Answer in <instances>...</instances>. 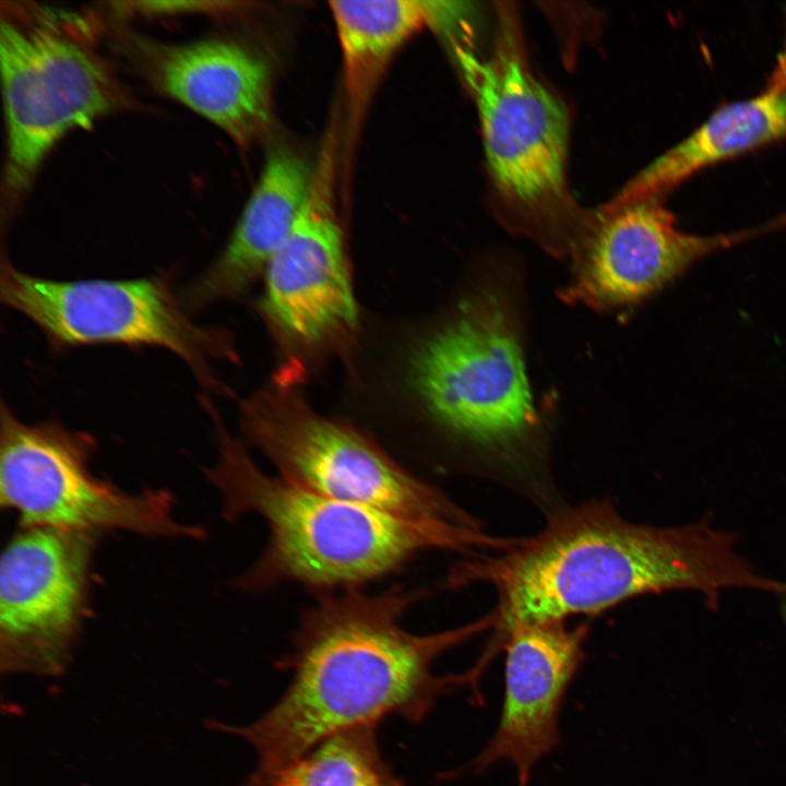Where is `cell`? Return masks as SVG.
<instances>
[{"label": "cell", "mask_w": 786, "mask_h": 786, "mask_svg": "<svg viewBox=\"0 0 786 786\" xmlns=\"http://www.w3.org/2000/svg\"><path fill=\"white\" fill-rule=\"evenodd\" d=\"M315 594L281 662L291 671L285 692L251 724L226 727L255 750L253 775L260 778L272 777L341 730L376 726L392 715L421 722L439 695L469 682L467 674L436 676L437 657L496 624L491 612L451 630L414 634L401 622L414 594L402 587Z\"/></svg>", "instance_id": "obj_1"}, {"label": "cell", "mask_w": 786, "mask_h": 786, "mask_svg": "<svg viewBox=\"0 0 786 786\" xmlns=\"http://www.w3.org/2000/svg\"><path fill=\"white\" fill-rule=\"evenodd\" d=\"M734 545L733 535L702 523L662 527L627 521L599 499L551 511L539 532L462 562L450 580L495 588L500 641L519 623L596 615L671 590L699 591L710 604L728 588L786 594V582L757 573Z\"/></svg>", "instance_id": "obj_2"}, {"label": "cell", "mask_w": 786, "mask_h": 786, "mask_svg": "<svg viewBox=\"0 0 786 786\" xmlns=\"http://www.w3.org/2000/svg\"><path fill=\"white\" fill-rule=\"evenodd\" d=\"M215 430L217 461L207 480L227 520L255 513L267 528L261 557L237 585L263 590L281 582L315 592L360 587L430 550L479 555L499 548L485 527L457 528L412 521L369 505L337 500L262 472L205 397Z\"/></svg>", "instance_id": "obj_3"}, {"label": "cell", "mask_w": 786, "mask_h": 786, "mask_svg": "<svg viewBox=\"0 0 786 786\" xmlns=\"http://www.w3.org/2000/svg\"><path fill=\"white\" fill-rule=\"evenodd\" d=\"M507 271L480 272L417 345L408 379L438 428L480 461L522 476L544 464L548 427L527 380L515 282Z\"/></svg>", "instance_id": "obj_4"}, {"label": "cell", "mask_w": 786, "mask_h": 786, "mask_svg": "<svg viewBox=\"0 0 786 786\" xmlns=\"http://www.w3.org/2000/svg\"><path fill=\"white\" fill-rule=\"evenodd\" d=\"M495 49L479 59L460 41L455 56L480 118L489 172L505 222L547 252L570 254L584 218L567 183L565 107L533 73L514 10L498 9Z\"/></svg>", "instance_id": "obj_5"}, {"label": "cell", "mask_w": 786, "mask_h": 786, "mask_svg": "<svg viewBox=\"0 0 786 786\" xmlns=\"http://www.w3.org/2000/svg\"><path fill=\"white\" fill-rule=\"evenodd\" d=\"M240 422L246 439L296 486L412 521L483 526L367 433L313 410L299 385L273 381L255 391L241 403Z\"/></svg>", "instance_id": "obj_6"}, {"label": "cell", "mask_w": 786, "mask_h": 786, "mask_svg": "<svg viewBox=\"0 0 786 786\" xmlns=\"http://www.w3.org/2000/svg\"><path fill=\"white\" fill-rule=\"evenodd\" d=\"M337 131H327L306 202L264 274L260 313L279 357L273 381L300 385L324 359L346 356L359 330L336 203Z\"/></svg>", "instance_id": "obj_7"}, {"label": "cell", "mask_w": 786, "mask_h": 786, "mask_svg": "<svg viewBox=\"0 0 786 786\" xmlns=\"http://www.w3.org/2000/svg\"><path fill=\"white\" fill-rule=\"evenodd\" d=\"M0 297L31 320L55 348L160 347L182 359L204 389L228 394L212 365L236 360L229 334L195 323L167 274L57 281L22 272L2 259Z\"/></svg>", "instance_id": "obj_8"}, {"label": "cell", "mask_w": 786, "mask_h": 786, "mask_svg": "<svg viewBox=\"0 0 786 786\" xmlns=\"http://www.w3.org/2000/svg\"><path fill=\"white\" fill-rule=\"evenodd\" d=\"M0 414V503L19 515L20 527L204 535L174 517L167 490L129 493L94 476L90 463L96 444L87 432L55 420L24 422L5 402Z\"/></svg>", "instance_id": "obj_9"}, {"label": "cell", "mask_w": 786, "mask_h": 786, "mask_svg": "<svg viewBox=\"0 0 786 786\" xmlns=\"http://www.w3.org/2000/svg\"><path fill=\"white\" fill-rule=\"evenodd\" d=\"M5 184L23 192L52 147L123 105L105 63L52 16L11 8L0 25Z\"/></svg>", "instance_id": "obj_10"}, {"label": "cell", "mask_w": 786, "mask_h": 786, "mask_svg": "<svg viewBox=\"0 0 786 786\" xmlns=\"http://www.w3.org/2000/svg\"><path fill=\"white\" fill-rule=\"evenodd\" d=\"M785 225L786 214L750 229L700 236L678 229L657 198L603 205L583 222L570 252L571 277L559 295L599 311L632 307L695 261Z\"/></svg>", "instance_id": "obj_11"}, {"label": "cell", "mask_w": 786, "mask_h": 786, "mask_svg": "<svg viewBox=\"0 0 786 786\" xmlns=\"http://www.w3.org/2000/svg\"><path fill=\"white\" fill-rule=\"evenodd\" d=\"M95 533L20 527L0 563L2 668L56 672L87 612Z\"/></svg>", "instance_id": "obj_12"}, {"label": "cell", "mask_w": 786, "mask_h": 786, "mask_svg": "<svg viewBox=\"0 0 786 786\" xmlns=\"http://www.w3.org/2000/svg\"><path fill=\"white\" fill-rule=\"evenodd\" d=\"M586 623L565 620L519 623L505 633L504 695L500 719L472 763L481 773L502 761L527 786L536 763L560 742L559 716L564 694L585 659Z\"/></svg>", "instance_id": "obj_13"}, {"label": "cell", "mask_w": 786, "mask_h": 786, "mask_svg": "<svg viewBox=\"0 0 786 786\" xmlns=\"http://www.w3.org/2000/svg\"><path fill=\"white\" fill-rule=\"evenodd\" d=\"M150 74L167 96L190 108L236 144L248 146L272 120L266 62L226 39L157 45L150 50Z\"/></svg>", "instance_id": "obj_14"}, {"label": "cell", "mask_w": 786, "mask_h": 786, "mask_svg": "<svg viewBox=\"0 0 786 786\" xmlns=\"http://www.w3.org/2000/svg\"><path fill=\"white\" fill-rule=\"evenodd\" d=\"M313 167L297 152L276 146L219 257L182 294L187 308L243 295L290 233L308 196Z\"/></svg>", "instance_id": "obj_15"}, {"label": "cell", "mask_w": 786, "mask_h": 786, "mask_svg": "<svg viewBox=\"0 0 786 786\" xmlns=\"http://www.w3.org/2000/svg\"><path fill=\"white\" fill-rule=\"evenodd\" d=\"M352 119L358 120L393 56L425 27L452 35L466 15L462 2L331 1Z\"/></svg>", "instance_id": "obj_16"}, {"label": "cell", "mask_w": 786, "mask_h": 786, "mask_svg": "<svg viewBox=\"0 0 786 786\" xmlns=\"http://www.w3.org/2000/svg\"><path fill=\"white\" fill-rule=\"evenodd\" d=\"M786 140V91L720 106L693 132L635 175L605 205L654 199L695 172Z\"/></svg>", "instance_id": "obj_17"}, {"label": "cell", "mask_w": 786, "mask_h": 786, "mask_svg": "<svg viewBox=\"0 0 786 786\" xmlns=\"http://www.w3.org/2000/svg\"><path fill=\"white\" fill-rule=\"evenodd\" d=\"M263 781L270 786H404L383 760L376 726L370 725L347 728L323 739Z\"/></svg>", "instance_id": "obj_18"}, {"label": "cell", "mask_w": 786, "mask_h": 786, "mask_svg": "<svg viewBox=\"0 0 786 786\" xmlns=\"http://www.w3.org/2000/svg\"><path fill=\"white\" fill-rule=\"evenodd\" d=\"M233 2L222 1H134L116 3V10L143 15H172L181 13H214L233 10Z\"/></svg>", "instance_id": "obj_19"}, {"label": "cell", "mask_w": 786, "mask_h": 786, "mask_svg": "<svg viewBox=\"0 0 786 786\" xmlns=\"http://www.w3.org/2000/svg\"><path fill=\"white\" fill-rule=\"evenodd\" d=\"M767 92L786 91V34L783 47L769 75L765 90Z\"/></svg>", "instance_id": "obj_20"}, {"label": "cell", "mask_w": 786, "mask_h": 786, "mask_svg": "<svg viewBox=\"0 0 786 786\" xmlns=\"http://www.w3.org/2000/svg\"><path fill=\"white\" fill-rule=\"evenodd\" d=\"M241 786H269V783L266 784V782H263V781L261 782L260 779H257V778H254V777L251 776V777H250L243 785H241Z\"/></svg>", "instance_id": "obj_21"}]
</instances>
